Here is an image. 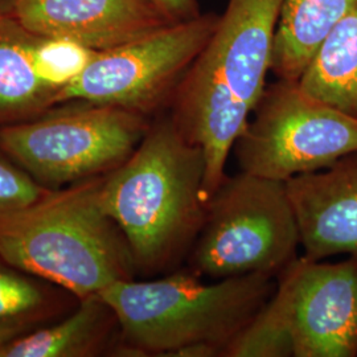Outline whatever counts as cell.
<instances>
[{
	"mask_svg": "<svg viewBox=\"0 0 357 357\" xmlns=\"http://www.w3.org/2000/svg\"><path fill=\"white\" fill-rule=\"evenodd\" d=\"M36 35L0 17V128L32 119L54 106L56 94L38 78L32 50Z\"/></svg>",
	"mask_w": 357,
	"mask_h": 357,
	"instance_id": "cell-14",
	"label": "cell"
},
{
	"mask_svg": "<svg viewBox=\"0 0 357 357\" xmlns=\"http://www.w3.org/2000/svg\"><path fill=\"white\" fill-rule=\"evenodd\" d=\"M118 343L116 315L100 295H94L79 299L61 319L4 345L0 357L101 356L114 352Z\"/></svg>",
	"mask_w": 357,
	"mask_h": 357,
	"instance_id": "cell-12",
	"label": "cell"
},
{
	"mask_svg": "<svg viewBox=\"0 0 357 357\" xmlns=\"http://www.w3.org/2000/svg\"><path fill=\"white\" fill-rule=\"evenodd\" d=\"M172 22H184L197 17L202 10L197 0H153Z\"/></svg>",
	"mask_w": 357,
	"mask_h": 357,
	"instance_id": "cell-20",
	"label": "cell"
},
{
	"mask_svg": "<svg viewBox=\"0 0 357 357\" xmlns=\"http://www.w3.org/2000/svg\"><path fill=\"white\" fill-rule=\"evenodd\" d=\"M284 183L305 257H357V153Z\"/></svg>",
	"mask_w": 357,
	"mask_h": 357,
	"instance_id": "cell-11",
	"label": "cell"
},
{
	"mask_svg": "<svg viewBox=\"0 0 357 357\" xmlns=\"http://www.w3.org/2000/svg\"><path fill=\"white\" fill-rule=\"evenodd\" d=\"M79 299L0 257V343L38 331L69 314ZM4 348V347H3Z\"/></svg>",
	"mask_w": 357,
	"mask_h": 357,
	"instance_id": "cell-15",
	"label": "cell"
},
{
	"mask_svg": "<svg viewBox=\"0 0 357 357\" xmlns=\"http://www.w3.org/2000/svg\"><path fill=\"white\" fill-rule=\"evenodd\" d=\"M224 357H294V336L284 293L278 287L224 351Z\"/></svg>",
	"mask_w": 357,
	"mask_h": 357,
	"instance_id": "cell-17",
	"label": "cell"
},
{
	"mask_svg": "<svg viewBox=\"0 0 357 357\" xmlns=\"http://www.w3.org/2000/svg\"><path fill=\"white\" fill-rule=\"evenodd\" d=\"M273 275L246 274L204 283L191 271L115 282L98 294L119 323L115 356H165L185 345L222 349L275 291Z\"/></svg>",
	"mask_w": 357,
	"mask_h": 357,
	"instance_id": "cell-4",
	"label": "cell"
},
{
	"mask_svg": "<svg viewBox=\"0 0 357 357\" xmlns=\"http://www.w3.org/2000/svg\"><path fill=\"white\" fill-rule=\"evenodd\" d=\"M8 15L36 36L70 38L94 51L175 23L153 0H17Z\"/></svg>",
	"mask_w": 357,
	"mask_h": 357,
	"instance_id": "cell-10",
	"label": "cell"
},
{
	"mask_svg": "<svg viewBox=\"0 0 357 357\" xmlns=\"http://www.w3.org/2000/svg\"><path fill=\"white\" fill-rule=\"evenodd\" d=\"M205 171L202 147L162 114L128 159L103 175V208L128 240L137 275L163 273L188 257L204 221Z\"/></svg>",
	"mask_w": 357,
	"mask_h": 357,
	"instance_id": "cell-2",
	"label": "cell"
},
{
	"mask_svg": "<svg viewBox=\"0 0 357 357\" xmlns=\"http://www.w3.org/2000/svg\"><path fill=\"white\" fill-rule=\"evenodd\" d=\"M278 278L294 357H356L357 257L336 264L298 257Z\"/></svg>",
	"mask_w": 357,
	"mask_h": 357,
	"instance_id": "cell-9",
	"label": "cell"
},
{
	"mask_svg": "<svg viewBox=\"0 0 357 357\" xmlns=\"http://www.w3.org/2000/svg\"><path fill=\"white\" fill-rule=\"evenodd\" d=\"M231 153L240 171L287 181L357 153V118L312 97L299 81L277 79Z\"/></svg>",
	"mask_w": 357,
	"mask_h": 357,
	"instance_id": "cell-7",
	"label": "cell"
},
{
	"mask_svg": "<svg viewBox=\"0 0 357 357\" xmlns=\"http://www.w3.org/2000/svg\"><path fill=\"white\" fill-rule=\"evenodd\" d=\"M151 118L98 103H60L32 119L0 128V151L40 185L61 190L121 166Z\"/></svg>",
	"mask_w": 357,
	"mask_h": 357,
	"instance_id": "cell-6",
	"label": "cell"
},
{
	"mask_svg": "<svg viewBox=\"0 0 357 357\" xmlns=\"http://www.w3.org/2000/svg\"><path fill=\"white\" fill-rule=\"evenodd\" d=\"M220 15L202 13L150 35L98 51L84 73L60 91L56 105H109L146 116L168 107L187 73L216 29Z\"/></svg>",
	"mask_w": 357,
	"mask_h": 357,
	"instance_id": "cell-8",
	"label": "cell"
},
{
	"mask_svg": "<svg viewBox=\"0 0 357 357\" xmlns=\"http://www.w3.org/2000/svg\"><path fill=\"white\" fill-rule=\"evenodd\" d=\"M102 176L48 192L0 218V257L78 299L137 277L128 240L101 200Z\"/></svg>",
	"mask_w": 357,
	"mask_h": 357,
	"instance_id": "cell-3",
	"label": "cell"
},
{
	"mask_svg": "<svg viewBox=\"0 0 357 357\" xmlns=\"http://www.w3.org/2000/svg\"><path fill=\"white\" fill-rule=\"evenodd\" d=\"M17 0H0V17L11 13V10Z\"/></svg>",
	"mask_w": 357,
	"mask_h": 357,
	"instance_id": "cell-21",
	"label": "cell"
},
{
	"mask_svg": "<svg viewBox=\"0 0 357 357\" xmlns=\"http://www.w3.org/2000/svg\"><path fill=\"white\" fill-rule=\"evenodd\" d=\"M48 192L51 191L0 151V218L36 203Z\"/></svg>",
	"mask_w": 357,
	"mask_h": 357,
	"instance_id": "cell-19",
	"label": "cell"
},
{
	"mask_svg": "<svg viewBox=\"0 0 357 357\" xmlns=\"http://www.w3.org/2000/svg\"><path fill=\"white\" fill-rule=\"evenodd\" d=\"M3 347H4V345L1 344V343H0V354H1V349H3Z\"/></svg>",
	"mask_w": 357,
	"mask_h": 357,
	"instance_id": "cell-22",
	"label": "cell"
},
{
	"mask_svg": "<svg viewBox=\"0 0 357 357\" xmlns=\"http://www.w3.org/2000/svg\"><path fill=\"white\" fill-rule=\"evenodd\" d=\"M299 85L312 97L357 118V4L323 40Z\"/></svg>",
	"mask_w": 357,
	"mask_h": 357,
	"instance_id": "cell-16",
	"label": "cell"
},
{
	"mask_svg": "<svg viewBox=\"0 0 357 357\" xmlns=\"http://www.w3.org/2000/svg\"><path fill=\"white\" fill-rule=\"evenodd\" d=\"M357 0H283L270 72L277 79L299 81L323 40Z\"/></svg>",
	"mask_w": 357,
	"mask_h": 357,
	"instance_id": "cell-13",
	"label": "cell"
},
{
	"mask_svg": "<svg viewBox=\"0 0 357 357\" xmlns=\"http://www.w3.org/2000/svg\"><path fill=\"white\" fill-rule=\"evenodd\" d=\"M299 245L286 183L240 171L227 175L208 199L187 270L213 281L246 274L278 277L298 258Z\"/></svg>",
	"mask_w": 357,
	"mask_h": 357,
	"instance_id": "cell-5",
	"label": "cell"
},
{
	"mask_svg": "<svg viewBox=\"0 0 357 357\" xmlns=\"http://www.w3.org/2000/svg\"><path fill=\"white\" fill-rule=\"evenodd\" d=\"M97 52L70 38L38 36L32 59L38 78L57 97L84 73Z\"/></svg>",
	"mask_w": 357,
	"mask_h": 357,
	"instance_id": "cell-18",
	"label": "cell"
},
{
	"mask_svg": "<svg viewBox=\"0 0 357 357\" xmlns=\"http://www.w3.org/2000/svg\"><path fill=\"white\" fill-rule=\"evenodd\" d=\"M282 6L283 0H228L168 106L183 138L204 153L206 196L227 176L233 146L266 88Z\"/></svg>",
	"mask_w": 357,
	"mask_h": 357,
	"instance_id": "cell-1",
	"label": "cell"
}]
</instances>
